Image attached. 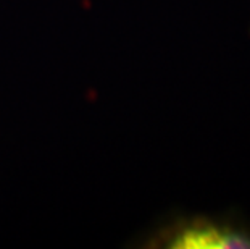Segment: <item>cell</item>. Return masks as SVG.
Segmentation results:
<instances>
[{
	"instance_id": "1",
	"label": "cell",
	"mask_w": 250,
	"mask_h": 249,
	"mask_svg": "<svg viewBox=\"0 0 250 249\" xmlns=\"http://www.w3.org/2000/svg\"><path fill=\"white\" fill-rule=\"evenodd\" d=\"M153 246L165 249H250V228L223 219L192 217L163 230Z\"/></svg>"
}]
</instances>
